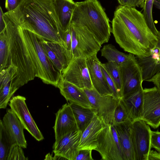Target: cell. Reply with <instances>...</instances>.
I'll use <instances>...</instances> for the list:
<instances>
[{
	"instance_id": "1",
	"label": "cell",
	"mask_w": 160,
	"mask_h": 160,
	"mask_svg": "<svg viewBox=\"0 0 160 160\" xmlns=\"http://www.w3.org/2000/svg\"><path fill=\"white\" fill-rule=\"evenodd\" d=\"M112 23L116 41L126 52L147 56L157 44L158 37L149 28L142 13L135 8L118 6Z\"/></svg>"
},
{
	"instance_id": "2",
	"label": "cell",
	"mask_w": 160,
	"mask_h": 160,
	"mask_svg": "<svg viewBox=\"0 0 160 160\" xmlns=\"http://www.w3.org/2000/svg\"><path fill=\"white\" fill-rule=\"evenodd\" d=\"M4 14L21 28L47 40L64 45L53 0H21L16 8Z\"/></svg>"
},
{
	"instance_id": "3",
	"label": "cell",
	"mask_w": 160,
	"mask_h": 160,
	"mask_svg": "<svg viewBox=\"0 0 160 160\" xmlns=\"http://www.w3.org/2000/svg\"><path fill=\"white\" fill-rule=\"evenodd\" d=\"M9 65L17 68V87L27 84L36 77V72L19 25L4 13Z\"/></svg>"
},
{
	"instance_id": "4",
	"label": "cell",
	"mask_w": 160,
	"mask_h": 160,
	"mask_svg": "<svg viewBox=\"0 0 160 160\" xmlns=\"http://www.w3.org/2000/svg\"><path fill=\"white\" fill-rule=\"evenodd\" d=\"M71 25L87 29L101 46L108 42L112 32L109 18L98 0L76 2Z\"/></svg>"
},
{
	"instance_id": "5",
	"label": "cell",
	"mask_w": 160,
	"mask_h": 160,
	"mask_svg": "<svg viewBox=\"0 0 160 160\" xmlns=\"http://www.w3.org/2000/svg\"><path fill=\"white\" fill-rule=\"evenodd\" d=\"M36 72V77L57 87L62 73L55 68L42 47L37 35L19 27Z\"/></svg>"
},
{
	"instance_id": "6",
	"label": "cell",
	"mask_w": 160,
	"mask_h": 160,
	"mask_svg": "<svg viewBox=\"0 0 160 160\" xmlns=\"http://www.w3.org/2000/svg\"><path fill=\"white\" fill-rule=\"evenodd\" d=\"M72 42L71 52L73 58H87L97 54L101 46L93 35L82 27L71 25Z\"/></svg>"
},
{
	"instance_id": "7",
	"label": "cell",
	"mask_w": 160,
	"mask_h": 160,
	"mask_svg": "<svg viewBox=\"0 0 160 160\" xmlns=\"http://www.w3.org/2000/svg\"><path fill=\"white\" fill-rule=\"evenodd\" d=\"M98 152L104 160H124L117 133L113 125H106L98 138Z\"/></svg>"
},
{
	"instance_id": "8",
	"label": "cell",
	"mask_w": 160,
	"mask_h": 160,
	"mask_svg": "<svg viewBox=\"0 0 160 160\" xmlns=\"http://www.w3.org/2000/svg\"><path fill=\"white\" fill-rule=\"evenodd\" d=\"M128 59L119 64L122 89V98H125L137 90L143 81L142 70L136 59L135 55L129 53Z\"/></svg>"
},
{
	"instance_id": "9",
	"label": "cell",
	"mask_w": 160,
	"mask_h": 160,
	"mask_svg": "<svg viewBox=\"0 0 160 160\" xmlns=\"http://www.w3.org/2000/svg\"><path fill=\"white\" fill-rule=\"evenodd\" d=\"M83 89L97 115L106 125H113L114 111L120 99L112 95H102L94 88Z\"/></svg>"
},
{
	"instance_id": "10",
	"label": "cell",
	"mask_w": 160,
	"mask_h": 160,
	"mask_svg": "<svg viewBox=\"0 0 160 160\" xmlns=\"http://www.w3.org/2000/svg\"><path fill=\"white\" fill-rule=\"evenodd\" d=\"M130 128L135 160H148L152 148L149 126L143 120L138 119L131 122Z\"/></svg>"
},
{
	"instance_id": "11",
	"label": "cell",
	"mask_w": 160,
	"mask_h": 160,
	"mask_svg": "<svg viewBox=\"0 0 160 160\" xmlns=\"http://www.w3.org/2000/svg\"><path fill=\"white\" fill-rule=\"evenodd\" d=\"M63 78L82 89L93 88L86 58H73L62 72Z\"/></svg>"
},
{
	"instance_id": "12",
	"label": "cell",
	"mask_w": 160,
	"mask_h": 160,
	"mask_svg": "<svg viewBox=\"0 0 160 160\" xmlns=\"http://www.w3.org/2000/svg\"><path fill=\"white\" fill-rule=\"evenodd\" d=\"M142 120L154 129L160 125V90L155 86L143 89Z\"/></svg>"
},
{
	"instance_id": "13",
	"label": "cell",
	"mask_w": 160,
	"mask_h": 160,
	"mask_svg": "<svg viewBox=\"0 0 160 160\" xmlns=\"http://www.w3.org/2000/svg\"><path fill=\"white\" fill-rule=\"evenodd\" d=\"M26 98L20 95L12 97L8 105L18 118L24 128L37 140L41 141L44 137L32 117L26 103Z\"/></svg>"
},
{
	"instance_id": "14",
	"label": "cell",
	"mask_w": 160,
	"mask_h": 160,
	"mask_svg": "<svg viewBox=\"0 0 160 160\" xmlns=\"http://www.w3.org/2000/svg\"><path fill=\"white\" fill-rule=\"evenodd\" d=\"M56 119L53 127L55 142L72 132L78 130L72 109L69 103L64 104L55 114Z\"/></svg>"
},
{
	"instance_id": "15",
	"label": "cell",
	"mask_w": 160,
	"mask_h": 160,
	"mask_svg": "<svg viewBox=\"0 0 160 160\" xmlns=\"http://www.w3.org/2000/svg\"><path fill=\"white\" fill-rule=\"evenodd\" d=\"M82 132L77 130L68 133L53 146L54 155L69 160H75L79 151V144Z\"/></svg>"
},
{
	"instance_id": "16",
	"label": "cell",
	"mask_w": 160,
	"mask_h": 160,
	"mask_svg": "<svg viewBox=\"0 0 160 160\" xmlns=\"http://www.w3.org/2000/svg\"><path fill=\"white\" fill-rule=\"evenodd\" d=\"M90 79L93 88L102 95H113L101 67V62L95 54L86 58Z\"/></svg>"
},
{
	"instance_id": "17",
	"label": "cell",
	"mask_w": 160,
	"mask_h": 160,
	"mask_svg": "<svg viewBox=\"0 0 160 160\" xmlns=\"http://www.w3.org/2000/svg\"><path fill=\"white\" fill-rule=\"evenodd\" d=\"M57 88L59 89L62 95L69 103L94 110L83 89L64 80L62 76Z\"/></svg>"
},
{
	"instance_id": "18",
	"label": "cell",
	"mask_w": 160,
	"mask_h": 160,
	"mask_svg": "<svg viewBox=\"0 0 160 160\" xmlns=\"http://www.w3.org/2000/svg\"><path fill=\"white\" fill-rule=\"evenodd\" d=\"M106 125L95 113L90 123L82 133L78 149L95 150L99 134Z\"/></svg>"
},
{
	"instance_id": "19",
	"label": "cell",
	"mask_w": 160,
	"mask_h": 160,
	"mask_svg": "<svg viewBox=\"0 0 160 160\" xmlns=\"http://www.w3.org/2000/svg\"><path fill=\"white\" fill-rule=\"evenodd\" d=\"M2 121L6 130L14 142L23 148H26L27 143L23 133L24 127L11 108L7 109Z\"/></svg>"
},
{
	"instance_id": "20",
	"label": "cell",
	"mask_w": 160,
	"mask_h": 160,
	"mask_svg": "<svg viewBox=\"0 0 160 160\" xmlns=\"http://www.w3.org/2000/svg\"><path fill=\"white\" fill-rule=\"evenodd\" d=\"M141 68L143 81H147L160 72V48L156 46L147 56H135Z\"/></svg>"
},
{
	"instance_id": "21",
	"label": "cell",
	"mask_w": 160,
	"mask_h": 160,
	"mask_svg": "<svg viewBox=\"0 0 160 160\" xmlns=\"http://www.w3.org/2000/svg\"><path fill=\"white\" fill-rule=\"evenodd\" d=\"M129 120H142L144 94L142 86L128 96L120 99Z\"/></svg>"
},
{
	"instance_id": "22",
	"label": "cell",
	"mask_w": 160,
	"mask_h": 160,
	"mask_svg": "<svg viewBox=\"0 0 160 160\" xmlns=\"http://www.w3.org/2000/svg\"><path fill=\"white\" fill-rule=\"evenodd\" d=\"M131 122L129 121L113 124L117 134L124 160H135L131 135Z\"/></svg>"
},
{
	"instance_id": "23",
	"label": "cell",
	"mask_w": 160,
	"mask_h": 160,
	"mask_svg": "<svg viewBox=\"0 0 160 160\" xmlns=\"http://www.w3.org/2000/svg\"><path fill=\"white\" fill-rule=\"evenodd\" d=\"M55 10L63 33L70 27L76 2L72 0H53Z\"/></svg>"
},
{
	"instance_id": "24",
	"label": "cell",
	"mask_w": 160,
	"mask_h": 160,
	"mask_svg": "<svg viewBox=\"0 0 160 160\" xmlns=\"http://www.w3.org/2000/svg\"><path fill=\"white\" fill-rule=\"evenodd\" d=\"M72 109L78 130L82 132L90 123L95 114L94 109L69 103Z\"/></svg>"
},
{
	"instance_id": "25",
	"label": "cell",
	"mask_w": 160,
	"mask_h": 160,
	"mask_svg": "<svg viewBox=\"0 0 160 160\" xmlns=\"http://www.w3.org/2000/svg\"><path fill=\"white\" fill-rule=\"evenodd\" d=\"M101 56L108 62H115L120 64L127 61L129 54H126L118 51L111 44L104 45L101 50Z\"/></svg>"
},
{
	"instance_id": "26",
	"label": "cell",
	"mask_w": 160,
	"mask_h": 160,
	"mask_svg": "<svg viewBox=\"0 0 160 160\" xmlns=\"http://www.w3.org/2000/svg\"><path fill=\"white\" fill-rule=\"evenodd\" d=\"M47 40V42L56 57L62 64L64 69L66 68L73 58L72 52L64 44Z\"/></svg>"
},
{
	"instance_id": "27",
	"label": "cell",
	"mask_w": 160,
	"mask_h": 160,
	"mask_svg": "<svg viewBox=\"0 0 160 160\" xmlns=\"http://www.w3.org/2000/svg\"><path fill=\"white\" fill-rule=\"evenodd\" d=\"M16 145L6 130L2 123L0 121V160H8L10 152Z\"/></svg>"
},
{
	"instance_id": "28",
	"label": "cell",
	"mask_w": 160,
	"mask_h": 160,
	"mask_svg": "<svg viewBox=\"0 0 160 160\" xmlns=\"http://www.w3.org/2000/svg\"><path fill=\"white\" fill-rule=\"evenodd\" d=\"M0 108H6L14 93L19 88L14 80H8L0 85Z\"/></svg>"
},
{
	"instance_id": "29",
	"label": "cell",
	"mask_w": 160,
	"mask_h": 160,
	"mask_svg": "<svg viewBox=\"0 0 160 160\" xmlns=\"http://www.w3.org/2000/svg\"><path fill=\"white\" fill-rule=\"evenodd\" d=\"M101 64L114 82L119 98L121 99L122 98V84L119 64L112 62L101 63Z\"/></svg>"
},
{
	"instance_id": "30",
	"label": "cell",
	"mask_w": 160,
	"mask_h": 160,
	"mask_svg": "<svg viewBox=\"0 0 160 160\" xmlns=\"http://www.w3.org/2000/svg\"><path fill=\"white\" fill-rule=\"evenodd\" d=\"M154 0H145L142 13L149 28L158 38L159 31L156 28L153 21L152 10Z\"/></svg>"
},
{
	"instance_id": "31",
	"label": "cell",
	"mask_w": 160,
	"mask_h": 160,
	"mask_svg": "<svg viewBox=\"0 0 160 160\" xmlns=\"http://www.w3.org/2000/svg\"><path fill=\"white\" fill-rule=\"evenodd\" d=\"M9 65L8 49L4 29L0 32V71Z\"/></svg>"
},
{
	"instance_id": "32",
	"label": "cell",
	"mask_w": 160,
	"mask_h": 160,
	"mask_svg": "<svg viewBox=\"0 0 160 160\" xmlns=\"http://www.w3.org/2000/svg\"><path fill=\"white\" fill-rule=\"evenodd\" d=\"M37 36L48 57L56 69L62 73V72L64 70L63 67L60 61L56 57L52 49L48 44L46 40L40 37Z\"/></svg>"
},
{
	"instance_id": "33",
	"label": "cell",
	"mask_w": 160,
	"mask_h": 160,
	"mask_svg": "<svg viewBox=\"0 0 160 160\" xmlns=\"http://www.w3.org/2000/svg\"><path fill=\"white\" fill-rule=\"evenodd\" d=\"M129 121H130L120 99L114 111L113 124L123 123Z\"/></svg>"
},
{
	"instance_id": "34",
	"label": "cell",
	"mask_w": 160,
	"mask_h": 160,
	"mask_svg": "<svg viewBox=\"0 0 160 160\" xmlns=\"http://www.w3.org/2000/svg\"><path fill=\"white\" fill-rule=\"evenodd\" d=\"M24 154L22 148L18 145L12 148L8 157V160H27Z\"/></svg>"
},
{
	"instance_id": "35",
	"label": "cell",
	"mask_w": 160,
	"mask_h": 160,
	"mask_svg": "<svg viewBox=\"0 0 160 160\" xmlns=\"http://www.w3.org/2000/svg\"><path fill=\"white\" fill-rule=\"evenodd\" d=\"M150 142L151 148L160 152V132L151 131Z\"/></svg>"
},
{
	"instance_id": "36",
	"label": "cell",
	"mask_w": 160,
	"mask_h": 160,
	"mask_svg": "<svg viewBox=\"0 0 160 160\" xmlns=\"http://www.w3.org/2000/svg\"><path fill=\"white\" fill-rule=\"evenodd\" d=\"M145 0H119L120 5L129 7H143Z\"/></svg>"
},
{
	"instance_id": "37",
	"label": "cell",
	"mask_w": 160,
	"mask_h": 160,
	"mask_svg": "<svg viewBox=\"0 0 160 160\" xmlns=\"http://www.w3.org/2000/svg\"><path fill=\"white\" fill-rule=\"evenodd\" d=\"M101 65L103 73L108 85L112 92L113 96L117 99H121L119 96L116 87L114 82L101 64Z\"/></svg>"
},
{
	"instance_id": "38",
	"label": "cell",
	"mask_w": 160,
	"mask_h": 160,
	"mask_svg": "<svg viewBox=\"0 0 160 160\" xmlns=\"http://www.w3.org/2000/svg\"><path fill=\"white\" fill-rule=\"evenodd\" d=\"M92 151L88 149L79 150L75 160H93L92 156Z\"/></svg>"
},
{
	"instance_id": "39",
	"label": "cell",
	"mask_w": 160,
	"mask_h": 160,
	"mask_svg": "<svg viewBox=\"0 0 160 160\" xmlns=\"http://www.w3.org/2000/svg\"><path fill=\"white\" fill-rule=\"evenodd\" d=\"M62 40L67 48L71 51L72 33L70 27L64 33Z\"/></svg>"
},
{
	"instance_id": "40",
	"label": "cell",
	"mask_w": 160,
	"mask_h": 160,
	"mask_svg": "<svg viewBox=\"0 0 160 160\" xmlns=\"http://www.w3.org/2000/svg\"><path fill=\"white\" fill-rule=\"evenodd\" d=\"M21 0H5V8L8 12L12 11L19 5Z\"/></svg>"
},
{
	"instance_id": "41",
	"label": "cell",
	"mask_w": 160,
	"mask_h": 160,
	"mask_svg": "<svg viewBox=\"0 0 160 160\" xmlns=\"http://www.w3.org/2000/svg\"><path fill=\"white\" fill-rule=\"evenodd\" d=\"M147 81L153 83L160 90V72Z\"/></svg>"
},
{
	"instance_id": "42",
	"label": "cell",
	"mask_w": 160,
	"mask_h": 160,
	"mask_svg": "<svg viewBox=\"0 0 160 160\" xmlns=\"http://www.w3.org/2000/svg\"><path fill=\"white\" fill-rule=\"evenodd\" d=\"M148 160H160V152L151 150L148 154Z\"/></svg>"
},
{
	"instance_id": "43",
	"label": "cell",
	"mask_w": 160,
	"mask_h": 160,
	"mask_svg": "<svg viewBox=\"0 0 160 160\" xmlns=\"http://www.w3.org/2000/svg\"><path fill=\"white\" fill-rule=\"evenodd\" d=\"M4 13L3 12L1 7H0V32L2 30L5 26L4 15Z\"/></svg>"
},
{
	"instance_id": "44",
	"label": "cell",
	"mask_w": 160,
	"mask_h": 160,
	"mask_svg": "<svg viewBox=\"0 0 160 160\" xmlns=\"http://www.w3.org/2000/svg\"><path fill=\"white\" fill-rule=\"evenodd\" d=\"M153 4L157 8L160 10V0H154Z\"/></svg>"
},
{
	"instance_id": "45",
	"label": "cell",
	"mask_w": 160,
	"mask_h": 160,
	"mask_svg": "<svg viewBox=\"0 0 160 160\" xmlns=\"http://www.w3.org/2000/svg\"><path fill=\"white\" fill-rule=\"evenodd\" d=\"M159 37L158 39V42L157 44V45L158 47L160 48V30L159 31Z\"/></svg>"
},
{
	"instance_id": "46",
	"label": "cell",
	"mask_w": 160,
	"mask_h": 160,
	"mask_svg": "<svg viewBox=\"0 0 160 160\" xmlns=\"http://www.w3.org/2000/svg\"><path fill=\"white\" fill-rule=\"evenodd\" d=\"M118 1L119 0H117Z\"/></svg>"
}]
</instances>
